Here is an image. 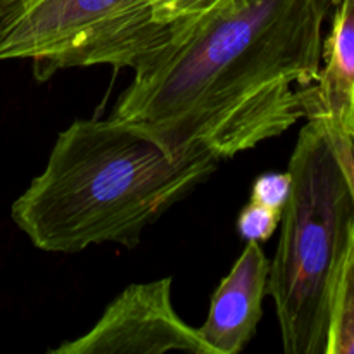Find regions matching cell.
<instances>
[{"label":"cell","mask_w":354,"mask_h":354,"mask_svg":"<svg viewBox=\"0 0 354 354\" xmlns=\"http://www.w3.org/2000/svg\"><path fill=\"white\" fill-rule=\"evenodd\" d=\"M280 220H282V211L270 209L251 201L239 214L237 232L245 242L263 244L275 234Z\"/></svg>","instance_id":"30bf717a"},{"label":"cell","mask_w":354,"mask_h":354,"mask_svg":"<svg viewBox=\"0 0 354 354\" xmlns=\"http://www.w3.org/2000/svg\"><path fill=\"white\" fill-rule=\"evenodd\" d=\"M317 80L299 90L304 118L324 128L341 165L354 175V0H334Z\"/></svg>","instance_id":"8992f818"},{"label":"cell","mask_w":354,"mask_h":354,"mask_svg":"<svg viewBox=\"0 0 354 354\" xmlns=\"http://www.w3.org/2000/svg\"><path fill=\"white\" fill-rule=\"evenodd\" d=\"M180 41L156 0H10L0 12V61L30 59L40 82L86 66L138 71Z\"/></svg>","instance_id":"277c9868"},{"label":"cell","mask_w":354,"mask_h":354,"mask_svg":"<svg viewBox=\"0 0 354 354\" xmlns=\"http://www.w3.org/2000/svg\"><path fill=\"white\" fill-rule=\"evenodd\" d=\"M171 277L131 283L82 337L50 349L52 354H211L196 328L171 303Z\"/></svg>","instance_id":"5b68a950"},{"label":"cell","mask_w":354,"mask_h":354,"mask_svg":"<svg viewBox=\"0 0 354 354\" xmlns=\"http://www.w3.org/2000/svg\"><path fill=\"white\" fill-rule=\"evenodd\" d=\"M220 159L144 124L76 120L57 135L44 171L10 218L35 248L75 254L90 245L135 248L142 232L206 182Z\"/></svg>","instance_id":"7a4b0ae2"},{"label":"cell","mask_w":354,"mask_h":354,"mask_svg":"<svg viewBox=\"0 0 354 354\" xmlns=\"http://www.w3.org/2000/svg\"><path fill=\"white\" fill-rule=\"evenodd\" d=\"M354 353V259L342 270L328 313L325 354Z\"/></svg>","instance_id":"ba28073f"},{"label":"cell","mask_w":354,"mask_h":354,"mask_svg":"<svg viewBox=\"0 0 354 354\" xmlns=\"http://www.w3.org/2000/svg\"><path fill=\"white\" fill-rule=\"evenodd\" d=\"M287 171L292 187L266 296L275 301L283 351L325 354L334 290L354 259V175L317 121L301 130Z\"/></svg>","instance_id":"3957f363"},{"label":"cell","mask_w":354,"mask_h":354,"mask_svg":"<svg viewBox=\"0 0 354 354\" xmlns=\"http://www.w3.org/2000/svg\"><path fill=\"white\" fill-rule=\"evenodd\" d=\"M270 259L258 242H248L242 254L211 296L209 313L196 328L211 354H237L249 344L263 317Z\"/></svg>","instance_id":"52a82bcc"},{"label":"cell","mask_w":354,"mask_h":354,"mask_svg":"<svg viewBox=\"0 0 354 354\" xmlns=\"http://www.w3.org/2000/svg\"><path fill=\"white\" fill-rule=\"evenodd\" d=\"M290 187H292V180H290L289 171L265 173L256 178L254 185H252L251 201L270 207V209L283 211L287 201H289Z\"/></svg>","instance_id":"8fae6325"},{"label":"cell","mask_w":354,"mask_h":354,"mask_svg":"<svg viewBox=\"0 0 354 354\" xmlns=\"http://www.w3.org/2000/svg\"><path fill=\"white\" fill-rule=\"evenodd\" d=\"M162 23L183 38L190 33L197 21L223 0H156Z\"/></svg>","instance_id":"9c48e42d"},{"label":"cell","mask_w":354,"mask_h":354,"mask_svg":"<svg viewBox=\"0 0 354 354\" xmlns=\"http://www.w3.org/2000/svg\"><path fill=\"white\" fill-rule=\"evenodd\" d=\"M334 0H223L154 64L135 71L111 116L220 161L304 118Z\"/></svg>","instance_id":"6da1fadb"},{"label":"cell","mask_w":354,"mask_h":354,"mask_svg":"<svg viewBox=\"0 0 354 354\" xmlns=\"http://www.w3.org/2000/svg\"><path fill=\"white\" fill-rule=\"evenodd\" d=\"M3 6H6V0H0V10L3 9Z\"/></svg>","instance_id":"7c38bea8"},{"label":"cell","mask_w":354,"mask_h":354,"mask_svg":"<svg viewBox=\"0 0 354 354\" xmlns=\"http://www.w3.org/2000/svg\"><path fill=\"white\" fill-rule=\"evenodd\" d=\"M10 2V0H6V6H7V3H9ZM6 6H3V7H6ZM0 12H2V10H0Z\"/></svg>","instance_id":"4fadbf2b"}]
</instances>
